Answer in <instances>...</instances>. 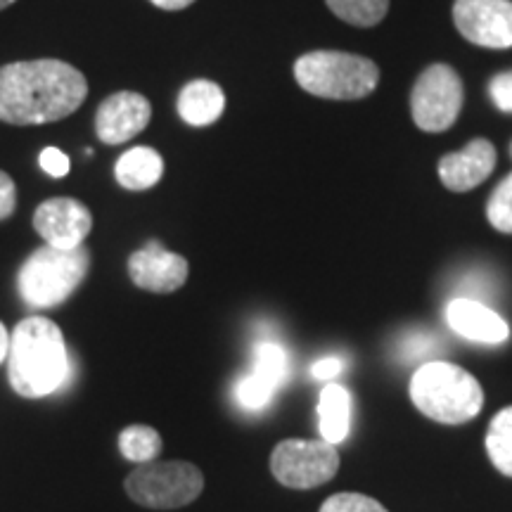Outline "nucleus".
<instances>
[{
    "label": "nucleus",
    "instance_id": "5",
    "mask_svg": "<svg viewBox=\"0 0 512 512\" xmlns=\"http://www.w3.org/2000/svg\"><path fill=\"white\" fill-rule=\"evenodd\" d=\"M294 79L306 93L325 100L368 98L380 83L373 60L337 50H313L294 62Z\"/></svg>",
    "mask_w": 512,
    "mask_h": 512
},
{
    "label": "nucleus",
    "instance_id": "22",
    "mask_svg": "<svg viewBox=\"0 0 512 512\" xmlns=\"http://www.w3.org/2000/svg\"><path fill=\"white\" fill-rule=\"evenodd\" d=\"M486 219L501 233H512V174L498 183L486 204Z\"/></svg>",
    "mask_w": 512,
    "mask_h": 512
},
{
    "label": "nucleus",
    "instance_id": "17",
    "mask_svg": "<svg viewBox=\"0 0 512 512\" xmlns=\"http://www.w3.org/2000/svg\"><path fill=\"white\" fill-rule=\"evenodd\" d=\"M320 437L337 446L349 437L351 430V394L342 384H325L318 401Z\"/></svg>",
    "mask_w": 512,
    "mask_h": 512
},
{
    "label": "nucleus",
    "instance_id": "13",
    "mask_svg": "<svg viewBox=\"0 0 512 512\" xmlns=\"http://www.w3.org/2000/svg\"><path fill=\"white\" fill-rule=\"evenodd\" d=\"M446 323L458 337L467 342L486 344V347H498L510 337L508 323L494 309L470 297H458L448 302Z\"/></svg>",
    "mask_w": 512,
    "mask_h": 512
},
{
    "label": "nucleus",
    "instance_id": "31",
    "mask_svg": "<svg viewBox=\"0 0 512 512\" xmlns=\"http://www.w3.org/2000/svg\"><path fill=\"white\" fill-rule=\"evenodd\" d=\"M10 354V337H8V330H5V325L0 323V363L5 361Z\"/></svg>",
    "mask_w": 512,
    "mask_h": 512
},
{
    "label": "nucleus",
    "instance_id": "4",
    "mask_svg": "<svg viewBox=\"0 0 512 512\" xmlns=\"http://www.w3.org/2000/svg\"><path fill=\"white\" fill-rule=\"evenodd\" d=\"M91 254L86 247H41L24 261L17 275V290L24 304L34 309H53L67 302L86 278Z\"/></svg>",
    "mask_w": 512,
    "mask_h": 512
},
{
    "label": "nucleus",
    "instance_id": "1",
    "mask_svg": "<svg viewBox=\"0 0 512 512\" xmlns=\"http://www.w3.org/2000/svg\"><path fill=\"white\" fill-rule=\"evenodd\" d=\"M86 95V76L62 60H29L0 67V121L5 124H53L79 110Z\"/></svg>",
    "mask_w": 512,
    "mask_h": 512
},
{
    "label": "nucleus",
    "instance_id": "33",
    "mask_svg": "<svg viewBox=\"0 0 512 512\" xmlns=\"http://www.w3.org/2000/svg\"><path fill=\"white\" fill-rule=\"evenodd\" d=\"M510 157H512V145H510Z\"/></svg>",
    "mask_w": 512,
    "mask_h": 512
},
{
    "label": "nucleus",
    "instance_id": "32",
    "mask_svg": "<svg viewBox=\"0 0 512 512\" xmlns=\"http://www.w3.org/2000/svg\"><path fill=\"white\" fill-rule=\"evenodd\" d=\"M15 3V0H0V10H5V8H10V5Z\"/></svg>",
    "mask_w": 512,
    "mask_h": 512
},
{
    "label": "nucleus",
    "instance_id": "7",
    "mask_svg": "<svg viewBox=\"0 0 512 512\" xmlns=\"http://www.w3.org/2000/svg\"><path fill=\"white\" fill-rule=\"evenodd\" d=\"M339 470L337 446L325 439H285L273 448L271 472L287 489H316Z\"/></svg>",
    "mask_w": 512,
    "mask_h": 512
},
{
    "label": "nucleus",
    "instance_id": "6",
    "mask_svg": "<svg viewBox=\"0 0 512 512\" xmlns=\"http://www.w3.org/2000/svg\"><path fill=\"white\" fill-rule=\"evenodd\" d=\"M126 494L131 501L152 510H176L197 501L204 489V475L197 465L185 460L143 463L126 477Z\"/></svg>",
    "mask_w": 512,
    "mask_h": 512
},
{
    "label": "nucleus",
    "instance_id": "2",
    "mask_svg": "<svg viewBox=\"0 0 512 512\" xmlns=\"http://www.w3.org/2000/svg\"><path fill=\"white\" fill-rule=\"evenodd\" d=\"M69 375V356L62 330L53 320L31 316L10 337L8 377L24 399H41L57 392Z\"/></svg>",
    "mask_w": 512,
    "mask_h": 512
},
{
    "label": "nucleus",
    "instance_id": "15",
    "mask_svg": "<svg viewBox=\"0 0 512 512\" xmlns=\"http://www.w3.org/2000/svg\"><path fill=\"white\" fill-rule=\"evenodd\" d=\"M223 110H226V95L214 81H190L178 95V114L185 124L195 128L211 126L214 121H219Z\"/></svg>",
    "mask_w": 512,
    "mask_h": 512
},
{
    "label": "nucleus",
    "instance_id": "23",
    "mask_svg": "<svg viewBox=\"0 0 512 512\" xmlns=\"http://www.w3.org/2000/svg\"><path fill=\"white\" fill-rule=\"evenodd\" d=\"M275 389L271 384H266L264 380H259L256 375H245L240 377L238 384H235V399L245 411H261L266 408L268 403L273 401Z\"/></svg>",
    "mask_w": 512,
    "mask_h": 512
},
{
    "label": "nucleus",
    "instance_id": "24",
    "mask_svg": "<svg viewBox=\"0 0 512 512\" xmlns=\"http://www.w3.org/2000/svg\"><path fill=\"white\" fill-rule=\"evenodd\" d=\"M318 512H389L380 501L356 491H342V494L330 496L320 505Z\"/></svg>",
    "mask_w": 512,
    "mask_h": 512
},
{
    "label": "nucleus",
    "instance_id": "30",
    "mask_svg": "<svg viewBox=\"0 0 512 512\" xmlns=\"http://www.w3.org/2000/svg\"><path fill=\"white\" fill-rule=\"evenodd\" d=\"M150 3L157 5V8H162V10L176 12V10H185L188 5L195 3V0H150Z\"/></svg>",
    "mask_w": 512,
    "mask_h": 512
},
{
    "label": "nucleus",
    "instance_id": "12",
    "mask_svg": "<svg viewBox=\"0 0 512 512\" xmlns=\"http://www.w3.org/2000/svg\"><path fill=\"white\" fill-rule=\"evenodd\" d=\"M152 119V105L145 95L121 91L100 102L95 112V133L105 145H124L136 138Z\"/></svg>",
    "mask_w": 512,
    "mask_h": 512
},
{
    "label": "nucleus",
    "instance_id": "18",
    "mask_svg": "<svg viewBox=\"0 0 512 512\" xmlns=\"http://www.w3.org/2000/svg\"><path fill=\"white\" fill-rule=\"evenodd\" d=\"M486 453L501 475L512 477V406L494 415L486 432Z\"/></svg>",
    "mask_w": 512,
    "mask_h": 512
},
{
    "label": "nucleus",
    "instance_id": "27",
    "mask_svg": "<svg viewBox=\"0 0 512 512\" xmlns=\"http://www.w3.org/2000/svg\"><path fill=\"white\" fill-rule=\"evenodd\" d=\"M38 164H41V169L53 178H62L69 174V157L64 155L62 150H57V147H46V150L41 152V157H38Z\"/></svg>",
    "mask_w": 512,
    "mask_h": 512
},
{
    "label": "nucleus",
    "instance_id": "21",
    "mask_svg": "<svg viewBox=\"0 0 512 512\" xmlns=\"http://www.w3.org/2000/svg\"><path fill=\"white\" fill-rule=\"evenodd\" d=\"M328 8L354 27H375L389 10V0H325Z\"/></svg>",
    "mask_w": 512,
    "mask_h": 512
},
{
    "label": "nucleus",
    "instance_id": "20",
    "mask_svg": "<svg viewBox=\"0 0 512 512\" xmlns=\"http://www.w3.org/2000/svg\"><path fill=\"white\" fill-rule=\"evenodd\" d=\"M252 361V375L271 384L275 392H278L285 384L287 368H290L287 351L275 342H259L252 351Z\"/></svg>",
    "mask_w": 512,
    "mask_h": 512
},
{
    "label": "nucleus",
    "instance_id": "25",
    "mask_svg": "<svg viewBox=\"0 0 512 512\" xmlns=\"http://www.w3.org/2000/svg\"><path fill=\"white\" fill-rule=\"evenodd\" d=\"M489 95L494 105L505 114H512V72H503L491 79Z\"/></svg>",
    "mask_w": 512,
    "mask_h": 512
},
{
    "label": "nucleus",
    "instance_id": "11",
    "mask_svg": "<svg viewBox=\"0 0 512 512\" xmlns=\"http://www.w3.org/2000/svg\"><path fill=\"white\" fill-rule=\"evenodd\" d=\"M128 275L140 290L171 294L185 285L190 275V264L181 254L169 252L159 242H147L143 249H138L128 259Z\"/></svg>",
    "mask_w": 512,
    "mask_h": 512
},
{
    "label": "nucleus",
    "instance_id": "28",
    "mask_svg": "<svg viewBox=\"0 0 512 512\" xmlns=\"http://www.w3.org/2000/svg\"><path fill=\"white\" fill-rule=\"evenodd\" d=\"M15 209H17L15 181H12L5 171H0V221L10 219V216L15 214Z\"/></svg>",
    "mask_w": 512,
    "mask_h": 512
},
{
    "label": "nucleus",
    "instance_id": "19",
    "mask_svg": "<svg viewBox=\"0 0 512 512\" xmlns=\"http://www.w3.org/2000/svg\"><path fill=\"white\" fill-rule=\"evenodd\" d=\"M119 451L131 463H152L162 451V437L155 427L131 425L119 434Z\"/></svg>",
    "mask_w": 512,
    "mask_h": 512
},
{
    "label": "nucleus",
    "instance_id": "29",
    "mask_svg": "<svg viewBox=\"0 0 512 512\" xmlns=\"http://www.w3.org/2000/svg\"><path fill=\"white\" fill-rule=\"evenodd\" d=\"M344 370V361L342 358L328 356V358H318L316 363L311 366V377L318 382H328L332 377H337Z\"/></svg>",
    "mask_w": 512,
    "mask_h": 512
},
{
    "label": "nucleus",
    "instance_id": "3",
    "mask_svg": "<svg viewBox=\"0 0 512 512\" xmlns=\"http://www.w3.org/2000/svg\"><path fill=\"white\" fill-rule=\"evenodd\" d=\"M411 401L422 415L441 425H463L484 406V389L465 368L448 361H427L411 377Z\"/></svg>",
    "mask_w": 512,
    "mask_h": 512
},
{
    "label": "nucleus",
    "instance_id": "9",
    "mask_svg": "<svg viewBox=\"0 0 512 512\" xmlns=\"http://www.w3.org/2000/svg\"><path fill=\"white\" fill-rule=\"evenodd\" d=\"M453 24L482 48H512V0H456Z\"/></svg>",
    "mask_w": 512,
    "mask_h": 512
},
{
    "label": "nucleus",
    "instance_id": "26",
    "mask_svg": "<svg viewBox=\"0 0 512 512\" xmlns=\"http://www.w3.org/2000/svg\"><path fill=\"white\" fill-rule=\"evenodd\" d=\"M437 342L439 339L430 335V332H422V330H413L411 335L403 339V349H406V354L403 358H422L427 354H432L434 349H437Z\"/></svg>",
    "mask_w": 512,
    "mask_h": 512
},
{
    "label": "nucleus",
    "instance_id": "16",
    "mask_svg": "<svg viewBox=\"0 0 512 512\" xmlns=\"http://www.w3.org/2000/svg\"><path fill=\"white\" fill-rule=\"evenodd\" d=\"M164 176V159L152 147H131L114 164V178L126 190H150Z\"/></svg>",
    "mask_w": 512,
    "mask_h": 512
},
{
    "label": "nucleus",
    "instance_id": "10",
    "mask_svg": "<svg viewBox=\"0 0 512 512\" xmlns=\"http://www.w3.org/2000/svg\"><path fill=\"white\" fill-rule=\"evenodd\" d=\"M36 233L46 245L57 249L81 247L93 230V214L86 204L72 197H53L34 211Z\"/></svg>",
    "mask_w": 512,
    "mask_h": 512
},
{
    "label": "nucleus",
    "instance_id": "14",
    "mask_svg": "<svg viewBox=\"0 0 512 512\" xmlns=\"http://www.w3.org/2000/svg\"><path fill=\"white\" fill-rule=\"evenodd\" d=\"M496 166V147L489 140L477 138L460 152L446 155L439 162V178L448 190L467 192L491 176Z\"/></svg>",
    "mask_w": 512,
    "mask_h": 512
},
{
    "label": "nucleus",
    "instance_id": "8",
    "mask_svg": "<svg viewBox=\"0 0 512 512\" xmlns=\"http://www.w3.org/2000/svg\"><path fill=\"white\" fill-rule=\"evenodd\" d=\"M463 107V81L448 64H432L411 93L413 121L425 133H444L456 124Z\"/></svg>",
    "mask_w": 512,
    "mask_h": 512
}]
</instances>
